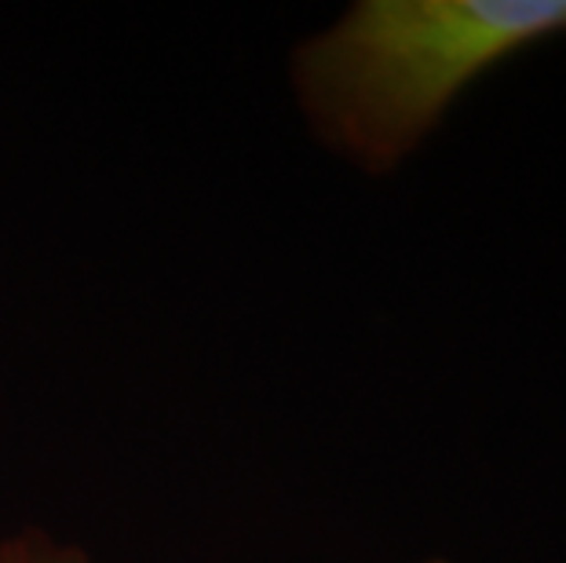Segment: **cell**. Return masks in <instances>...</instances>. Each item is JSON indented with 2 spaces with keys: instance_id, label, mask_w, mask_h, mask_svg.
Listing matches in <instances>:
<instances>
[{
  "instance_id": "1",
  "label": "cell",
  "mask_w": 566,
  "mask_h": 563,
  "mask_svg": "<svg viewBox=\"0 0 566 563\" xmlns=\"http://www.w3.org/2000/svg\"><path fill=\"white\" fill-rule=\"evenodd\" d=\"M566 38V0H355L289 55L296 106L325 150L388 176L497 66Z\"/></svg>"
},
{
  "instance_id": "2",
  "label": "cell",
  "mask_w": 566,
  "mask_h": 563,
  "mask_svg": "<svg viewBox=\"0 0 566 563\" xmlns=\"http://www.w3.org/2000/svg\"><path fill=\"white\" fill-rule=\"evenodd\" d=\"M0 563H92L77 545L55 542L41 531L0 538Z\"/></svg>"
},
{
  "instance_id": "3",
  "label": "cell",
  "mask_w": 566,
  "mask_h": 563,
  "mask_svg": "<svg viewBox=\"0 0 566 563\" xmlns=\"http://www.w3.org/2000/svg\"><path fill=\"white\" fill-rule=\"evenodd\" d=\"M428 563H446V560H428Z\"/></svg>"
}]
</instances>
